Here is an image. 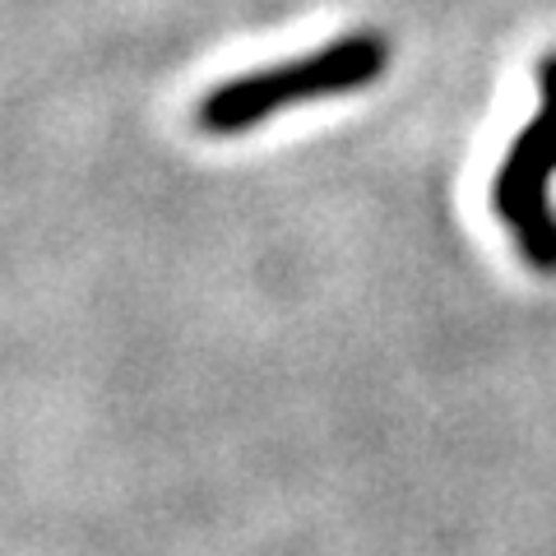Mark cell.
I'll use <instances>...</instances> for the list:
<instances>
[{
  "label": "cell",
  "instance_id": "1",
  "mask_svg": "<svg viewBox=\"0 0 556 556\" xmlns=\"http://www.w3.org/2000/svg\"><path fill=\"white\" fill-rule=\"evenodd\" d=\"M390 65V38L380 28H357L343 38L316 47L311 56L278 61L265 70H247L218 89H208L195 108V126L204 135H241L260 121L278 116L292 102H316V98H343L386 75Z\"/></svg>",
  "mask_w": 556,
  "mask_h": 556
},
{
  "label": "cell",
  "instance_id": "2",
  "mask_svg": "<svg viewBox=\"0 0 556 556\" xmlns=\"http://www.w3.org/2000/svg\"><path fill=\"white\" fill-rule=\"evenodd\" d=\"M538 112L525 130L510 139L506 163L496 167L492 208L510 228L515 247L538 274H556V208H552V177H556V51L538 65Z\"/></svg>",
  "mask_w": 556,
  "mask_h": 556
}]
</instances>
